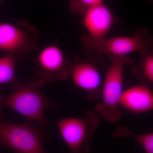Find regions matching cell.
<instances>
[{
	"mask_svg": "<svg viewBox=\"0 0 153 153\" xmlns=\"http://www.w3.org/2000/svg\"><path fill=\"white\" fill-rule=\"evenodd\" d=\"M38 30L27 20L17 25L0 23V51L25 60L38 49Z\"/></svg>",
	"mask_w": 153,
	"mask_h": 153,
	"instance_id": "5b68a950",
	"label": "cell"
},
{
	"mask_svg": "<svg viewBox=\"0 0 153 153\" xmlns=\"http://www.w3.org/2000/svg\"><path fill=\"white\" fill-rule=\"evenodd\" d=\"M46 82L38 74L24 83L17 82L12 85L13 90L7 96L0 93V116L4 107L10 108L47 130L49 121L45 115L49 108L58 105L45 95L41 88Z\"/></svg>",
	"mask_w": 153,
	"mask_h": 153,
	"instance_id": "6da1fadb",
	"label": "cell"
},
{
	"mask_svg": "<svg viewBox=\"0 0 153 153\" xmlns=\"http://www.w3.org/2000/svg\"><path fill=\"white\" fill-rule=\"evenodd\" d=\"M138 68H134V72L141 79L148 83L153 81V57L150 53L143 55Z\"/></svg>",
	"mask_w": 153,
	"mask_h": 153,
	"instance_id": "4fadbf2b",
	"label": "cell"
},
{
	"mask_svg": "<svg viewBox=\"0 0 153 153\" xmlns=\"http://www.w3.org/2000/svg\"><path fill=\"white\" fill-rule=\"evenodd\" d=\"M111 63L107 68L102 84V102L95 110L102 117L110 123L117 122L122 116L119 102L123 92L124 69L126 64L132 63L127 56H110Z\"/></svg>",
	"mask_w": 153,
	"mask_h": 153,
	"instance_id": "3957f363",
	"label": "cell"
},
{
	"mask_svg": "<svg viewBox=\"0 0 153 153\" xmlns=\"http://www.w3.org/2000/svg\"><path fill=\"white\" fill-rule=\"evenodd\" d=\"M44 128L27 119L17 124L0 116V144L15 153H48L44 146Z\"/></svg>",
	"mask_w": 153,
	"mask_h": 153,
	"instance_id": "7a4b0ae2",
	"label": "cell"
},
{
	"mask_svg": "<svg viewBox=\"0 0 153 153\" xmlns=\"http://www.w3.org/2000/svg\"><path fill=\"white\" fill-rule=\"evenodd\" d=\"M82 153H88V152H83Z\"/></svg>",
	"mask_w": 153,
	"mask_h": 153,
	"instance_id": "9a60e30c",
	"label": "cell"
},
{
	"mask_svg": "<svg viewBox=\"0 0 153 153\" xmlns=\"http://www.w3.org/2000/svg\"><path fill=\"white\" fill-rule=\"evenodd\" d=\"M114 138H132L142 147L146 153H153V134L147 133L136 134L131 131L125 126L118 127L113 134Z\"/></svg>",
	"mask_w": 153,
	"mask_h": 153,
	"instance_id": "7c38bea8",
	"label": "cell"
},
{
	"mask_svg": "<svg viewBox=\"0 0 153 153\" xmlns=\"http://www.w3.org/2000/svg\"><path fill=\"white\" fill-rule=\"evenodd\" d=\"M82 41L85 49L98 54L123 56L134 52L142 55L150 53L152 38L146 30L137 31L133 36L91 39L85 35Z\"/></svg>",
	"mask_w": 153,
	"mask_h": 153,
	"instance_id": "277c9868",
	"label": "cell"
},
{
	"mask_svg": "<svg viewBox=\"0 0 153 153\" xmlns=\"http://www.w3.org/2000/svg\"><path fill=\"white\" fill-rule=\"evenodd\" d=\"M99 118L92 112L87 113L84 117L63 119L57 123L58 129L70 153H82L90 151L88 139L93 135L98 126Z\"/></svg>",
	"mask_w": 153,
	"mask_h": 153,
	"instance_id": "8992f818",
	"label": "cell"
},
{
	"mask_svg": "<svg viewBox=\"0 0 153 153\" xmlns=\"http://www.w3.org/2000/svg\"><path fill=\"white\" fill-rule=\"evenodd\" d=\"M70 75L74 84L85 91L89 98L94 99L101 96L102 78L93 64L85 62L72 63Z\"/></svg>",
	"mask_w": 153,
	"mask_h": 153,
	"instance_id": "ba28073f",
	"label": "cell"
},
{
	"mask_svg": "<svg viewBox=\"0 0 153 153\" xmlns=\"http://www.w3.org/2000/svg\"><path fill=\"white\" fill-rule=\"evenodd\" d=\"M1 0H0V2H1Z\"/></svg>",
	"mask_w": 153,
	"mask_h": 153,
	"instance_id": "2e32d148",
	"label": "cell"
},
{
	"mask_svg": "<svg viewBox=\"0 0 153 153\" xmlns=\"http://www.w3.org/2000/svg\"><path fill=\"white\" fill-rule=\"evenodd\" d=\"M103 2L104 0H70L69 10L72 13L82 16L88 9L103 4Z\"/></svg>",
	"mask_w": 153,
	"mask_h": 153,
	"instance_id": "5bb4252c",
	"label": "cell"
},
{
	"mask_svg": "<svg viewBox=\"0 0 153 153\" xmlns=\"http://www.w3.org/2000/svg\"><path fill=\"white\" fill-rule=\"evenodd\" d=\"M19 60H21L19 57L7 53L0 58V84L13 85L18 82L16 67Z\"/></svg>",
	"mask_w": 153,
	"mask_h": 153,
	"instance_id": "8fae6325",
	"label": "cell"
},
{
	"mask_svg": "<svg viewBox=\"0 0 153 153\" xmlns=\"http://www.w3.org/2000/svg\"><path fill=\"white\" fill-rule=\"evenodd\" d=\"M82 16V24L88 32L86 35L93 39L105 38L117 21L111 10L104 4L88 9Z\"/></svg>",
	"mask_w": 153,
	"mask_h": 153,
	"instance_id": "9c48e42d",
	"label": "cell"
},
{
	"mask_svg": "<svg viewBox=\"0 0 153 153\" xmlns=\"http://www.w3.org/2000/svg\"><path fill=\"white\" fill-rule=\"evenodd\" d=\"M119 106L134 113L150 111L153 108L152 92L145 84L129 88L122 94Z\"/></svg>",
	"mask_w": 153,
	"mask_h": 153,
	"instance_id": "30bf717a",
	"label": "cell"
},
{
	"mask_svg": "<svg viewBox=\"0 0 153 153\" xmlns=\"http://www.w3.org/2000/svg\"><path fill=\"white\" fill-rule=\"evenodd\" d=\"M37 74L45 82L67 79L71 64L60 47L55 44L44 47L35 58Z\"/></svg>",
	"mask_w": 153,
	"mask_h": 153,
	"instance_id": "52a82bcc",
	"label": "cell"
}]
</instances>
